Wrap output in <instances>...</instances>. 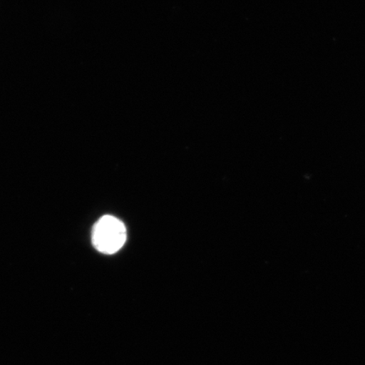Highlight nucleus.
<instances>
[{"label": "nucleus", "instance_id": "1", "mask_svg": "<svg viewBox=\"0 0 365 365\" xmlns=\"http://www.w3.org/2000/svg\"><path fill=\"white\" fill-rule=\"evenodd\" d=\"M126 236L124 223L116 217L104 216L95 223L91 240L100 252L112 255L124 246Z\"/></svg>", "mask_w": 365, "mask_h": 365}]
</instances>
